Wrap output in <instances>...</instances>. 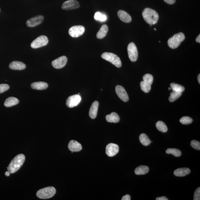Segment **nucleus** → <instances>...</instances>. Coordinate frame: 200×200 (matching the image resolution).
I'll return each mask as SVG.
<instances>
[{
    "instance_id": "7ed1b4c3",
    "label": "nucleus",
    "mask_w": 200,
    "mask_h": 200,
    "mask_svg": "<svg viewBox=\"0 0 200 200\" xmlns=\"http://www.w3.org/2000/svg\"><path fill=\"white\" fill-rule=\"evenodd\" d=\"M56 192V189L54 187H47L38 190L36 196L40 199H48L53 197Z\"/></svg>"
},
{
    "instance_id": "9b49d317",
    "label": "nucleus",
    "mask_w": 200,
    "mask_h": 200,
    "mask_svg": "<svg viewBox=\"0 0 200 200\" xmlns=\"http://www.w3.org/2000/svg\"><path fill=\"white\" fill-rule=\"evenodd\" d=\"M119 151V147L116 144H109L106 148V153L109 157L114 156L117 154Z\"/></svg>"
},
{
    "instance_id": "7c9ffc66",
    "label": "nucleus",
    "mask_w": 200,
    "mask_h": 200,
    "mask_svg": "<svg viewBox=\"0 0 200 200\" xmlns=\"http://www.w3.org/2000/svg\"><path fill=\"white\" fill-rule=\"evenodd\" d=\"M94 18L96 20L104 22L107 20V17L104 14H102L100 12H97L94 15Z\"/></svg>"
},
{
    "instance_id": "4468645a",
    "label": "nucleus",
    "mask_w": 200,
    "mask_h": 200,
    "mask_svg": "<svg viewBox=\"0 0 200 200\" xmlns=\"http://www.w3.org/2000/svg\"><path fill=\"white\" fill-rule=\"evenodd\" d=\"M44 20V17L43 16H37L27 20L26 25L29 27L36 26L42 23Z\"/></svg>"
},
{
    "instance_id": "39448f33",
    "label": "nucleus",
    "mask_w": 200,
    "mask_h": 200,
    "mask_svg": "<svg viewBox=\"0 0 200 200\" xmlns=\"http://www.w3.org/2000/svg\"><path fill=\"white\" fill-rule=\"evenodd\" d=\"M143 79V81L141 82L140 83L141 88L144 92L148 93L151 88L153 81V76L151 75L146 74L144 75Z\"/></svg>"
},
{
    "instance_id": "9d476101",
    "label": "nucleus",
    "mask_w": 200,
    "mask_h": 200,
    "mask_svg": "<svg viewBox=\"0 0 200 200\" xmlns=\"http://www.w3.org/2000/svg\"><path fill=\"white\" fill-rule=\"evenodd\" d=\"M81 100V97L79 95H75L70 96L66 100V105L69 108H72L77 106Z\"/></svg>"
},
{
    "instance_id": "4be33fe9",
    "label": "nucleus",
    "mask_w": 200,
    "mask_h": 200,
    "mask_svg": "<svg viewBox=\"0 0 200 200\" xmlns=\"http://www.w3.org/2000/svg\"><path fill=\"white\" fill-rule=\"evenodd\" d=\"M107 122L110 123H117L119 122L120 118L119 115L116 112H112L106 117Z\"/></svg>"
},
{
    "instance_id": "6e6552de",
    "label": "nucleus",
    "mask_w": 200,
    "mask_h": 200,
    "mask_svg": "<svg viewBox=\"0 0 200 200\" xmlns=\"http://www.w3.org/2000/svg\"><path fill=\"white\" fill-rule=\"evenodd\" d=\"M48 39L45 36L38 37L33 41L31 44V47L33 49L38 48L45 46L48 43Z\"/></svg>"
},
{
    "instance_id": "2eb2a0df",
    "label": "nucleus",
    "mask_w": 200,
    "mask_h": 200,
    "mask_svg": "<svg viewBox=\"0 0 200 200\" xmlns=\"http://www.w3.org/2000/svg\"><path fill=\"white\" fill-rule=\"evenodd\" d=\"M80 6L79 3L75 0H69L65 2L62 8L64 10H69L78 8Z\"/></svg>"
},
{
    "instance_id": "e433bc0d",
    "label": "nucleus",
    "mask_w": 200,
    "mask_h": 200,
    "mask_svg": "<svg viewBox=\"0 0 200 200\" xmlns=\"http://www.w3.org/2000/svg\"><path fill=\"white\" fill-rule=\"evenodd\" d=\"M164 1L168 4H173L175 2L176 0H164Z\"/></svg>"
},
{
    "instance_id": "2f4dec72",
    "label": "nucleus",
    "mask_w": 200,
    "mask_h": 200,
    "mask_svg": "<svg viewBox=\"0 0 200 200\" xmlns=\"http://www.w3.org/2000/svg\"><path fill=\"white\" fill-rule=\"evenodd\" d=\"M192 121V119L188 116L183 117L180 120V122L183 125H188L191 124Z\"/></svg>"
},
{
    "instance_id": "dca6fc26",
    "label": "nucleus",
    "mask_w": 200,
    "mask_h": 200,
    "mask_svg": "<svg viewBox=\"0 0 200 200\" xmlns=\"http://www.w3.org/2000/svg\"><path fill=\"white\" fill-rule=\"evenodd\" d=\"M68 148L70 151L73 152H79L82 149L81 144L74 140L70 141L68 144Z\"/></svg>"
},
{
    "instance_id": "c9c22d12",
    "label": "nucleus",
    "mask_w": 200,
    "mask_h": 200,
    "mask_svg": "<svg viewBox=\"0 0 200 200\" xmlns=\"http://www.w3.org/2000/svg\"><path fill=\"white\" fill-rule=\"evenodd\" d=\"M131 197L130 195H126L125 196H124L122 198V200H130Z\"/></svg>"
},
{
    "instance_id": "1a4fd4ad",
    "label": "nucleus",
    "mask_w": 200,
    "mask_h": 200,
    "mask_svg": "<svg viewBox=\"0 0 200 200\" xmlns=\"http://www.w3.org/2000/svg\"><path fill=\"white\" fill-rule=\"evenodd\" d=\"M85 31L84 27L81 25L74 26L69 30V33L73 38H78L83 34Z\"/></svg>"
},
{
    "instance_id": "473e14b6",
    "label": "nucleus",
    "mask_w": 200,
    "mask_h": 200,
    "mask_svg": "<svg viewBox=\"0 0 200 200\" xmlns=\"http://www.w3.org/2000/svg\"><path fill=\"white\" fill-rule=\"evenodd\" d=\"M190 145L192 148L198 150H200V143L199 141L196 140L192 141Z\"/></svg>"
},
{
    "instance_id": "f704fd0d",
    "label": "nucleus",
    "mask_w": 200,
    "mask_h": 200,
    "mask_svg": "<svg viewBox=\"0 0 200 200\" xmlns=\"http://www.w3.org/2000/svg\"><path fill=\"white\" fill-rule=\"evenodd\" d=\"M194 200H200V188H198L195 190L194 193Z\"/></svg>"
},
{
    "instance_id": "0eeeda50",
    "label": "nucleus",
    "mask_w": 200,
    "mask_h": 200,
    "mask_svg": "<svg viewBox=\"0 0 200 200\" xmlns=\"http://www.w3.org/2000/svg\"><path fill=\"white\" fill-rule=\"evenodd\" d=\"M128 52L129 59L131 61L135 62L138 58L137 48L133 42H131L128 46Z\"/></svg>"
},
{
    "instance_id": "f8f14e48",
    "label": "nucleus",
    "mask_w": 200,
    "mask_h": 200,
    "mask_svg": "<svg viewBox=\"0 0 200 200\" xmlns=\"http://www.w3.org/2000/svg\"><path fill=\"white\" fill-rule=\"evenodd\" d=\"M117 95L121 100L125 102H127L129 100V97L127 92L122 86L117 85L115 88Z\"/></svg>"
},
{
    "instance_id": "c85d7f7f",
    "label": "nucleus",
    "mask_w": 200,
    "mask_h": 200,
    "mask_svg": "<svg viewBox=\"0 0 200 200\" xmlns=\"http://www.w3.org/2000/svg\"><path fill=\"white\" fill-rule=\"evenodd\" d=\"M182 95V92H176L173 91L170 94V96L169 98V100L171 102H174L179 98Z\"/></svg>"
},
{
    "instance_id": "f03ea898",
    "label": "nucleus",
    "mask_w": 200,
    "mask_h": 200,
    "mask_svg": "<svg viewBox=\"0 0 200 200\" xmlns=\"http://www.w3.org/2000/svg\"><path fill=\"white\" fill-rule=\"evenodd\" d=\"M144 20L150 25H154L157 23L159 17L158 13L153 9L146 8L142 12Z\"/></svg>"
},
{
    "instance_id": "72a5a7b5",
    "label": "nucleus",
    "mask_w": 200,
    "mask_h": 200,
    "mask_svg": "<svg viewBox=\"0 0 200 200\" xmlns=\"http://www.w3.org/2000/svg\"><path fill=\"white\" fill-rule=\"evenodd\" d=\"M9 88V86L7 84H0V94L5 92L6 91L8 90Z\"/></svg>"
},
{
    "instance_id": "f257e3e1",
    "label": "nucleus",
    "mask_w": 200,
    "mask_h": 200,
    "mask_svg": "<svg viewBox=\"0 0 200 200\" xmlns=\"http://www.w3.org/2000/svg\"><path fill=\"white\" fill-rule=\"evenodd\" d=\"M24 155L20 154L17 155L12 159L7 168L8 171L11 174L17 172L23 165L25 162Z\"/></svg>"
},
{
    "instance_id": "ddd939ff",
    "label": "nucleus",
    "mask_w": 200,
    "mask_h": 200,
    "mask_svg": "<svg viewBox=\"0 0 200 200\" xmlns=\"http://www.w3.org/2000/svg\"><path fill=\"white\" fill-rule=\"evenodd\" d=\"M68 59L65 56L61 57L53 61L52 64L53 66L56 69H60L64 67L67 62Z\"/></svg>"
},
{
    "instance_id": "20e7f679",
    "label": "nucleus",
    "mask_w": 200,
    "mask_h": 200,
    "mask_svg": "<svg viewBox=\"0 0 200 200\" xmlns=\"http://www.w3.org/2000/svg\"><path fill=\"white\" fill-rule=\"evenodd\" d=\"M185 39V36L183 33H177L169 39L168 42V45L171 48H177Z\"/></svg>"
},
{
    "instance_id": "5701e85b",
    "label": "nucleus",
    "mask_w": 200,
    "mask_h": 200,
    "mask_svg": "<svg viewBox=\"0 0 200 200\" xmlns=\"http://www.w3.org/2000/svg\"><path fill=\"white\" fill-rule=\"evenodd\" d=\"M19 103V100L16 97H10L8 98L4 102V105L6 107H10L17 105Z\"/></svg>"
},
{
    "instance_id": "79ce46f5",
    "label": "nucleus",
    "mask_w": 200,
    "mask_h": 200,
    "mask_svg": "<svg viewBox=\"0 0 200 200\" xmlns=\"http://www.w3.org/2000/svg\"><path fill=\"white\" fill-rule=\"evenodd\" d=\"M168 89H169V90H170L171 89V88H168Z\"/></svg>"
},
{
    "instance_id": "37998d69",
    "label": "nucleus",
    "mask_w": 200,
    "mask_h": 200,
    "mask_svg": "<svg viewBox=\"0 0 200 200\" xmlns=\"http://www.w3.org/2000/svg\"><path fill=\"white\" fill-rule=\"evenodd\" d=\"M154 30H156V29H155V28H154Z\"/></svg>"
},
{
    "instance_id": "b1692460",
    "label": "nucleus",
    "mask_w": 200,
    "mask_h": 200,
    "mask_svg": "<svg viewBox=\"0 0 200 200\" xmlns=\"http://www.w3.org/2000/svg\"><path fill=\"white\" fill-rule=\"evenodd\" d=\"M149 171V168L148 166L141 165L136 168L135 173L137 175H143L148 173Z\"/></svg>"
},
{
    "instance_id": "423d86ee",
    "label": "nucleus",
    "mask_w": 200,
    "mask_h": 200,
    "mask_svg": "<svg viewBox=\"0 0 200 200\" xmlns=\"http://www.w3.org/2000/svg\"><path fill=\"white\" fill-rule=\"evenodd\" d=\"M102 58L108 61L118 68L122 66V62L119 57L115 54L109 52H105L102 54Z\"/></svg>"
},
{
    "instance_id": "4c0bfd02",
    "label": "nucleus",
    "mask_w": 200,
    "mask_h": 200,
    "mask_svg": "<svg viewBox=\"0 0 200 200\" xmlns=\"http://www.w3.org/2000/svg\"><path fill=\"white\" fill-rule=\"evenodd\" d=\"M156 200H168L167 198L165 197V196H162L161 197H158L156 198Z\"/></svg>"
},
{
    "instance_id": "a19ab883",
    "label": "nucleus",
    "mask_w": 200,
    "mask_h": 200,
    "mask_svg": "<svg viewBox=\"0 0 200 200\" xmlns=\"http://www.w3.org/2000/svg\"><path fill=\"white\" fill-rule=\"evenodd\" d=\"M200 75L199 74V75H198V82H199V84H200Z\"/></svg>"
},
{
    "instance_id": "bb28decb",
    "label": "nucleus",
    "mask_w": 200,
    "mask_h": 200,
    "mask_svg": "<svg viewBox=\"0 0 200 200\" xmlns=\"http://www.w3.org/2000/svg\"><path fill=\"white\" fill-rule=\"evenodd\" d=\"M156 127L157 129L161 132L165 133L167 132L168 129L167 126L165 123L162 121H158L156 123Z\"/></svg>"
},
{
    "instance_id": "c03bdc74",
    "label": "nucleus",
    "mask_w": 200,
    "mask_h": 200,
    "mask_svg": "<svg viewBox=\"0 0 200 200\" xmlns=\"http://www.w3.org/2000/svg\"><path fill=\"white\" fill-rule=\"evenodd\" d=\"M80 93H78V95H80Z\"/></svg>"
},
{
    "instance_id": "cd10ccee",
    "label": "nucleus",
    "mask_w": 200,
    "mask_h": 200,
    "mask_svg": "<svg viewBox=\"0 0 200 200\" xmlns=\"http://www.w3.org/2000/svg\"><path fill=\"white\" fill-rule=\"evenodd\" d=\"M171 89L173 91L182 92L185 90V88L180 85L176 84L175 83H171L170 84Z\"/></svg>"
},
{
    "instance_id": "58836bf2",
    "label": "nucleus",
    "mask_w": 200,
    "mask_h": 200,
    "mask_svg": "<svg viewBox=\"0 0 200 200\" xmlns=\"http://www.w3.org/2000/svg\"><path fill=\"white\" fill-rule=\"evenodd\" d=\"M196 42H197L198 43H200V35H198V36L196 38Z\"/></svg>"
},
{
    "instance_id": "f3484780",
    "label": "nucleus",
    "mask_w": 200,
    "mask_h": 200,
    "mask_svg": "<svg viewBox=\"0 0 200 200\" xmlns=\"http://www.w3.org/2000/svg\"><path fill=\"white\" fill-rule=\"evenodd\" d=\"M99 103L97 101H95L92 103L89 111V115L90 118L94 119L97 117Z\"/></svg>"
},
{
    "instance_id": "a878e982",
    "label": "nucleus",
    "mask_w": 200,
    "mask_h": 200,
    "mask_svg": "<svg viewBox=\"0 0 200 200\" xmlns=\"http://www.w3.org/2000/svg\"><path fill=\"white\" fill-rule=\"evenodd\" d=\"M140 143L145 146L149 145L151 143V141L148 136L145 134H141L140 136Z\"/></svg>"
},
{
    "instance_id": "393cba45",
    "label": "nucleus",
    "mask_w": 200,
    "mask_h": 200,
    "mask_svg": "<svg viewBox=\"0 0 200 200\" xmlns=\"http://www.w3.org/2000/svg\"><path fill=\"white\" fill-rule=\"evenodd\" d=\"M108 31V27L106 25H102L100 29L97 33V38L98 39H102L106 36Z\"/></svg>"
},
{
    "instance_id": "6ab92c4d",
    "label": "nucleus",
    "mask_w": 200,
    "mask_h": 200,
    "mask_svg": "<svg viewBox=\"0 0 200 200\" xmlns=\"http://www.w3.org/2000/svg\"><path fill=\"white\" fill-rule=\"evenodd\" d=\"M9 67L13 70H22L26 68V65L22 62L13 61L9 64Z\"/></svg>"
},
{
    "instance_id": "aec40b11",
    "label": "nucleus",
    "mask_w": 200,
    "mask_h": 200,
    "mask_svg": "<svg viewBox=\"0 0 200 200\" xmlns=\"http://www.w3.org/2000/svg\"><path fill=\"white\" fill-rule=\"evenodd\" d=\"M48 85L47 83L42 82H38L32 83L31 85L32 88L38 90H43L47 89Z\"/></svg>"
},
{
    "instance_id": "a211bd4d",
    "label": "nucleus",
    "mask_w": 200,
    "mask_h": 200,
    "mask_svg": "<svg viewBox=\"0 0 200 200\" xmlns=\"http://www.w3.org/2000/svg\"><path fill=\"white\" fill-rule=\"evenodd\" d=\"M118 15L120 20L125 23H129L132 21L131 16L125 11L119 10L118 11Z\"/></svg>"
},
{
    "instance_id": "ea45409f",
    "label": "nucleus",
    "mask_w": 200,
    "mask_h": 200,
    "mask_svg": "<svg viewBox=\"0 0 200 200\" xmlns=\"http://www.w3.org/2000/svg\"><path fill=\"white\" fill-rule=\"evenodd\" d=\"M10 173L8 172V171H6L5 173V175L6 177H9V176H10Z\"/></svg>"
},
{
    "instance_id": "412c9836",
    "label": "nucleus",
    "mask_w": 200,
    "mask_h": 200,
    "mask_svg": "<svg viewBox=\"0 0 200 200\" xmlns=\"http://www.w3.org/2000/svg\"><path fill=\"white\" fill-rule=\"evenodd\" d=\"M190 171L188 168H180L174 171V174L177 177H183L190 173Z\"/></svg>"
},
{
    "instance_id": "c756f323",
    "label": "nucleus",
    "mask_w": 200,
    "mask_h": 200,
    "mask_svg": "<svg viewBox=\"0 0 200 200\" xmlns=\"http://www.w3.org/2000/svg\"><path fill=\"white\" fill-rule=\"evenodd\" d=\"M166 152L168 154H171L176 157H180L181 155V152L180 150L174 148L168 149Z\"/></svg>"
}]
</instances>
